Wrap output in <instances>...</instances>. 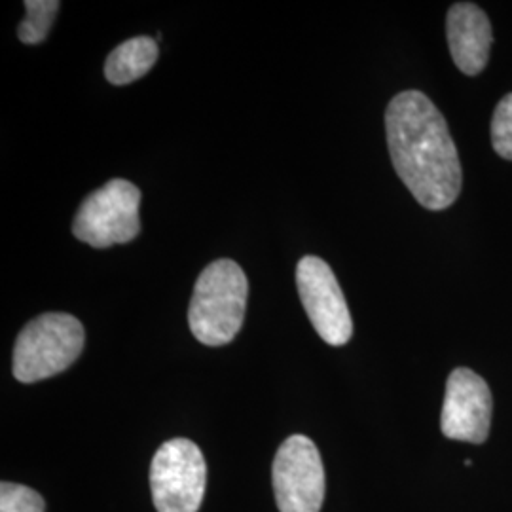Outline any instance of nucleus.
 Wrapping results in <instances>:
<instances>
[{"label":"nucleus","mask_w":512,"mask_h":512,"mask_svg":"<svg viewBox=\"0 0 512 512\" xmlns=\"http://www.w3.org/2000/svg\"><path fill=\"white\" fill-rule=\"evenodd\" d=\"M275 503L281 512H319L325 499V467L313 440L293 435L285 440L272 467Z\"/></svg>","instance_id":"423d86ee"},{"label":"nucleus","mask_w":512,"mask_h":512,"mask_svg":"<svg viewBox=\"0 0 512 512\" xmlns=\"http://www.w3.org/2000/svg\"><path fill=\"white\" fill-rule=\"evenodd\" d=\"M86 342L82 323L69 313H44L19 332L12 370L21 384L61 374L80 357Z\"/></svg>","instance_id":"7ed1b4c3"},{"label":"nucleus","mask_w":512,"mask_h":512,"mask_svg":"<svg viewBox=\"0 0 512 512\" xmlns=\"http://www.w3.org/2000/svg\"><path fill=\"white\" fill-rule=\"evenodd\" d=\"M296 287L317 334L329 346H346L353 334V321L329 264L319 256H304L296 266Z\"/></svg>","instance_id":"0eeeda50"},{"label":"nucleus","mask_w":512,"mask_h":512,"mask_svg":"<svg viewBox=\"0 0 512 512\" xmlns=\"http://www.w3.org/2000/svg\"><path fill=\"white\" fill-rule=\"evenodd\" d=\"M249 296V281L234 260L220 258L205 266L188 308V325L198 342L211 348L238 336Z\"/></svg>","instance_id":"f03ea898"},{"label":"nucleus","mask_w":512,"mask_h":512,"mask_svg":"<svg viewBox=\"0 0 512 512\" xmlns=\"http://www.w3.org/2000/svg\"><path fill=\"white\" fill-rule=\"evenodd\" d=\"M494 150L505 160H512V93L505 95L492 118Z\"/></svg>","instance_id":"ddd939ff"},{"label":"nucleus","mask_w":512,"mask_h":512,"mask_svg":"<svg viewBox=\"0 0 512 512\" xmlns=\"http://www.w3.org/2000/svg\"><path fill=\"white\" fill-rule=\"evenodd\" d=\"M387 147L399 179L431 211L458 200L463 171L458 148L435 103L418 90L399 93L385 112Z\"/></svg>","instance_id":"f257e3e1"},{"label":"nucleus","mask_w":512,"mask_h":512,"mask_svg":"<svg viewBox=\"0 0 512 512\" xmlns=\"http://www.w3.org/2000/svg\"><path fill=\"white\" fill-rule=\"evenodd\" d=\"M158 55L154 38H129L110 52L105 63V76L114 86H126L143 78L158 61Z\"/></svg>","instance_id":"9d476101"},{"label":"nucleus","mask_w":512,"mask_h":512,"mask_svg":"<svg viewBox=\"0 0 512 512\" xmlns=\"http://www.w3.org/2000/svg\"><path fill=\"white\" fill-rule=\"evenodd\" d=\"M494 399L484 378L469 368H456L442 404L440 429L446 439L482 444L490 435Z\"/></svg>","instance_id":"6e6552de"},{"label":"nucleus","mask_w":512,"mask_h":512,"mask_svg":"<svg viewBox=\"0 0 512 512\" xmlns=\"http://www.w3.org/2000/svg\"><path fill=\"white\" fill-rule=\"evenodd\" d=\"M57 0H27V18L21 21L19 25V40L23 44H40L44 38L48 37L52 25H54L57 10H59Z\"/></svg>","instance_id":"9b49d317"},{"label":"nucleus","mask_w":512,"mask_h":512,"mask_svg":"<svg viewBox=\"0 0 512 512\" xmlns=\"http://www.w3.org/2000/svg\"><path fill=\"white\" fill-rule=\"evenodd\" d=\"M446 35L454 63L461 73H482L494 44L492 23L473 2H458L448 10Z\"/></svg>","instance_id":"1a4fd4ad"},{"label":"nucleus","mask_w":512,"mask_h":512,"mask_svg":"<svg viewBox=\"0 0 512 512\" xmlns=\"http://www.w3.org/2000/svg\"><path fill=\"white\" fill-rule=\"evenodd\" d=\"M0 512H44V499L38 492L27 486L2 482Z\"/></svg>","instance_id":"f8f14e48"},{"label":"nucleus","mask_w":512,"mask_h":512,"mask_svg":"<svg viewBox=\"0 0 512 512\" xmlns=\"http://www.w3.org/2000/svg\"><path fill=\"white\" fill-rule=\"evenodd\" d=\"M141 190L126 179H112L92 192L76 213L74 238L95 249L129 243L141 232Z\"/></svg>","instance_id":"20e7f679"},{"label":"nucleus","mask_w":512,"mask_h":512,"mask_svg":"<svg viewBox=\"0 0 512 512\" xmlns=\"http://www.w3.org/2000/svg\"><path fill=\"white\" fill-rule=\"evenodd\" d=\"M207 488V465L196 442H164L150 465V490L158 512H198Z\"/></svg>","instance_id":"39448f33"}]
</instances>
